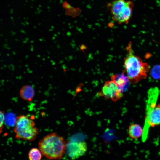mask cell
Returning <instances> with one entry per match:
<instances>
[{
	"instance_id": "6da1fadb",
	"label": "cell",
	"mask_w": 160,
	"mask_h": 160,
	"mask_svg": "<svg viewBox=\"0 0 160 160\" xmlns=\"http://www.w3.org/2000/svg\"><path fill=\"white\" fill-rule=\"evenodd\" d=\"M127 56L124 60L125 72L131 83L135 84L146 78L150 69V65L135 55L131 42L126 47Z\"/></svg>"
},
{
	"instance_id": "7a4b0ae2",
	"label": "cell",
	"mask_w": 160,
	"mask_h": 160,
	"mask_svg": "<svg viewBox=\"0 0 160 160\" xmlns=\"http://www.w3.org/2000/svg\"><path fill=\"white\" fill-rule=\"evenodd\" d=\"M66 143L63 137L51 133L41 139L38 147L42 154L49 159H60L65 153Z\"/></svg>"
},
{
	"instance_id": "3957f363",
	"label": "cell",
	"mask_w": 160,
	"mask_h": 160,
	"mask_svg": "<svg viewBox=\"0 0 160 160\" xmlns=\"http://www.w3.org/2000/svg\"><path fill=\"white\" fill-rule=\"evenodd\" d=\"M13 130L16 139L30 141L36 139L39 132L34 121L24 115L16 117Z\"/></svg>"
},
{
	"instance_id": "277c9868",
	"label": "cell",
	"mask_w": 160,
	"mask_h": 160,
	"mask_svg": "<svg viewBox=\"0 0 160 160\" xmlns=\"http://www.w3.org/2000/svg\"><path fill=\"white\" fill-rule=\"evenodd\" d=\"M134 6L132 1L126 0H113L108 5L112 19L119 24L129 23Z\"/></svg>"
},
{
	"instance_id": "5b68a950",
	"label": "cell",
	"mask_w": 160,
	"mask_h": 160,
	"mask_svg": "<svg viewBox=\"0 0 160 160\" xmlns=\"http://www.w3.org/2000/svg\"><path fill=\"white\" fill-rule=\"evenodd\" d=\"M160 125V103L157 104L147 116L145 121L142 136L143 142L146 140L149 128Z\"/></svg>"
},
{
	"instance_id": "8992f818",
	"label": "cell",
	"mask_w": 160,
	"mask_h": 160,
	"mask_svg": "<svg viewBox=\"0 0 160 160\" xmlns=\"http://www.w3.org/2000/svg\"><path fill=\"white\" fill-rule=\"evenodd\" d=\"M98 95L106 99H110L115 101L123 96L122 92L119 89L114 80L106 81Z\"/></svg>"
},
{
	"instance_id": "52a82bcc",
	"label": "cell",
	"mask_w": 160,
	"mask_h": 160,
	"mask_svg": "<svg viewBox=\"0 0 160 160\" xmlns=\"http://www.w3.org/2000/svg\"><path fill=\"white\" fill-rule=\"evenodd\" d=\"M87 149V143L84 141H69L66 143L65 152L69 158L74 159L84 155Z\"/></svg>"
},
{
	"instance_id": "ba28073f",
	"label": "cell",
	"mask_w": 160,
	"mask_h": 160,
	"mask_svg": "<svg viewBox=\"0 0 160 160\" xmlns=\"http://www.w3.org/2000/svg\"><path fill=\"white\" fill-rule=\"evenodd\" d=\"M124 72L123 71L121 73L112 75L111 76V80L115 81L122 92L127 89L130 83L127 76Z\"/></svg>"
},
{
	"instance_id": "9c48e42d",
	"label": "cell",
	"mask_w": 160,
	"mask_h": 160,
	"mask_svg": "<svg viewBox=\"0 0 160 160\" xmlns=\"http://www.w3.org/2000/svg\"><path fill=\"white\" fill-rule=\"evenodd\" d=\"M19 95L23 99L29 101H31L35 95L34 89L31 85H24L20 89Z\"/></svg>"
},
{
	"instance_id": "30bf717a",
	"label": "cell",
	"mask_w": 160,
	"mask_h": 160,
	"mask_svg": "<svg viewBox=\"0 0 160 160\" xmlns=\"http://www.w3.org/2000/svg\"><path fill=\"white\" fill-rule=\"evenodd\" d=\"M143 130V129L139 124H132L128 128L129 135L132 139H137L142 136Z\"/></svg>"
},
{
	"instance_id": "8fae6325",
	"label": "cell",
	"mask_w": 160,
	"mask_h": 160,
	"mask_svg": "<svg viewBox=\"0 0 160 160\" xmlns=\"http://www.w3.org/2000/svg\"><path fill=\"white\" fill-rule=\"evenodd\" d=\"M40 150L36 148H32L28 153V158L30 160H40L42 157Z\"/></svg>"
},
{
	"instance_id": "7c38bea8",
	"label": "cell",
	"mask_w": 160,
	"mask_h": 160,
	"mask_svg": "<svg viewBox=\"0 0 160 160\" xmlns=\"http://www.w3.org/2000/svg\"><path fill=\"white\" fill-rule=\"evenodd\" d=\"M151 75L154 79H160V65L154 66L151 71Z\"/></svg>"
},
{
	"instance_id": "4fadbf2b",
	"label": "cell",
	"mask_w": 160,
	"mask_h": 160,
	"mask_svg": "<svg viewBox=\"0 0 160 160\" xmlns=\"http://www.w3.org/2000/svg\"><path fill=\"white\" fill-rule=\"evenodd\" d=\"M16 118H15V116L12 113H9L6 116L5 120L8 125H13L15 124Z\"/></svg>"
},
{
	"instance_id": "5bb4252c",
	"label": "cell",
	"mask_w": 160,
	"mask_h": 160,
	"mask_svg": "<svg viewBox=\"0 0 160 160\" xmlns=\"http://www.w3.org/2000/svg\"><path fill=\"white\" fill-rule=\"evenodd\" d=\"M0 114V134H1L2 131L3 127V124L5 120V115L4 114V112L3 111H1Z\"/></svg>"
}]
</instances>
